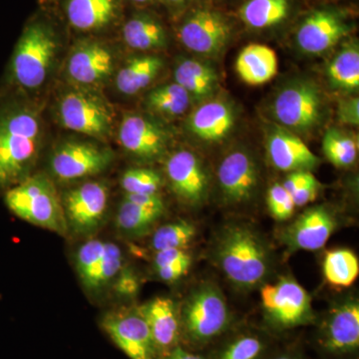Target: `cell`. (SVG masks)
I'll return each mask as SVG.
<instances>
[{
  "mask_svg": "<svg viewBox=\"0 0 359 359\" xmlns=\"http://www.w3.org/2000/svg\"><path fill=\"white\" fill-rule=\"evenodd\" d=\"M289 9L287 0H249L241 7L240 16L250 27L262 29L282 22Z\"/></svg>",
  "mask_w": 359,
  "mask_h": 359,
  "instance_id": "cell-30",
  "label": "cell"
},
{
  "mask_svg": "<svg viewBox=\"0 0 359 359\" xmlns=\"http://www.w3.org/2000/svg\"><path fill=\"white\" fill-rule=\"evenodd\" d=\"M109 191L101 182H88L65 194L62 200L68 230L90 235L102 224L107 211Z\"/></svg>",
  "mask_w": 359,
  "mask_h": 359,
  "instance_id": "cell-8",
  "label": "cell"
},
{
  "mask_svg": "<svg viewBox=\"0 0 359 359\" xmlns=\"http://www.w3.org/2000/svg\"><path fill=\"white\" fill-rule=\"evenodd\" d=\"M163 359H205L203 356L197 355L188 353L185 349L180 346H175L168 353L167 355Z\"/></svg>",
  "mask_w": 359,
  "mask_h": 359,
  "instance_id": "cell-46",
  "label": "cell"
},
{
  "mask_svg": "<svg viewBox=\"0 0 359 359\" xmlns=\"http://www.w3.org/2000/svg\"><path fill=\"white\" fill-rule=\"evenodd\" d=\"M278 56L264 44L252 43L238 54L236 70L243 81L250 85H262L271 81L278 73Z\"/></svg>",
  "mask_w": 359,
  "mask_h": 359,
  "instance_id": "cell-24",
  "label": "cell"
},
{
  "mask_svg": "<svg viewBox=\"0 0 359 359\" xmlns=\"http://www.w3.org/2000/svg\"><path fill=\"white\" fill-rule=\"evenodd\" d=\"M125 199L134 203V204L146 208V209L155 210V211L163 212H165L164 202H163L162 198L160 197L159 194H141V195L126 194Z\"/></svg>",
  "mask_w": 359,
  "mask_h": 359,
  "instance_id": "cell-43",
  "label": "cell"
},
{
  "mask_svg": "<svg viewBox=\"0 0 359 359\" xmlns=\"http://www.w3.org/2000/svg\"><path fill=\"white\" fill-rule=\"evenodd\" d=\"M147 323L157 351L172 349L180 334V321L176 306L168 297H155L137 308Z\"/></svg>",
  "mask_w": 359,
  "mask_h": 359,
  "instance_id": "cell-22",
  "label": "cell"
},
{
  "mask_svg": "<svg viewBox=\"0 0 359 359\" xmlns=\"http://www.w3.org/2000/svg\"><path fill=\"white\" fill-rule=\"evenodd\" d=\"M276 121L290 131L309 132L320 124L323 100L311 81H297L283 89L273 104Z\"/></svg>",
  "mask_w": 359,
  "mask_h": 359,
  "instance_id": "cell-7",
  "label": "cell"
},
{
  "mask_svg": "<svg viewBox=\"0 0 359 359\" xmlns=\"http://www.w3.org/2000/svg\"><path fill=\"white\" fill-rule=\"evenodd\" d=\"M192 98L181 85H162L149 93L147 106L153 112L167 117L183 115L190 107Z\"/></svg>",
  "mask_w": 359,
  "mask_h": 359,
  "instance_id": "cell-32",
  "label": "cell"
},
{
  "mask_svg": "<svg viewBox=\"0 0 359 359\" xmlns=\"http://www.w3.org/2000/svg\"><path fill=\"white\" fill-rule=\"evenodd\" d=\"M40 140L39 117L26 107L0 106V189H11L25 179Z\"/></svg>",
  "mask_w": 359,
  "mask_h": 359,
  "instance_id": "cell-1",
  "label": "cell"
},
{
  "mask_svg": "<svg viewBox=\"0 0 359 359\" xmlns=\"http://www.w3.org/2000/svg\"><path fill=\"white\" fill-rule=\"evenodd\" d=\"M323 275L330 285L348 287L358 278V257L353 250L337 249L325 254L323 263Z\"/></svg>",
  "mask_w": 359,
  "mask_h": 359,
  "instance_id": "cell-31",
  "label": "cell"
},
{
  "mask_svg": "<svg viewBox=\"0 0 359 359\" xmlns=\"http://www.w3.org/2000/svg\"><path fill=\"white\" fill-rule=\"evenodd\" d=\"M231 36V26L223 14L198 9L180 28V39L189 50L215 55L223 50Z\"/></svg>",
  "mask_w": 359,
  "mask_h": 359,
  "instance_id": "cell-12",
  "label": "cell"
},
{
  "mask_svg": "<svg viewBox=\"0 0 359 359\" xmlns=\"http://www.w3.org/2000/svg\"><path fill=\"white\" fill-rule=\"evenodd\" d=\"M56 51V41L46 26H28L16 45L11 60V76L23 88L34 89L43 83Z\"/></svg>",
  "mask_w": 359,
  "mask_h": 359,
  "instance_id": "cell-5",
  "label": "cell"
},
{
  "mask_svg": "<svg viewBox=\"0 0 359 359\" xmlns=\"http://www.w3.org/2000/svg\"><path fill=\"white\" fill-rule=\"evenodd\" d=\"M339 120L342 124L358 126L359 99L358 97H349L339 101L337 109Z\"/></svg>",
  "mask_w": 359,
  "mask_h": 359,
  "instance_id": "cell-39",
  "label": "cell"
},
{
  "mask_svg": "<svg viewBox=\"0 0 359 359\" xmlns=\"http://www.w3.org/2000/svg\"><path fill=\"white\" fill-rule=\"evenodd\" d=\"M162 66V59L157 56L131 59L116 77L118 90L127 95L138 93L155 79Z\"/></svg>",
  "mask_w": 359,
  "mask_h": 359,
  "instance_id": "cell-28",
  "label": "cell"
},
{
  "mask_svg": "<svg viewBox=\"0 0 359 359\" xmlns=\"http://www.w3.org/2000/svg\"><path fill=\"white\" fill-rule=\"evenodd\" d=\"M318 192H320V183H318V181L313 182V183L304 187V188L297 191L292 196L295 207H304V205L313 202L318 197Z\"/></svg>",
  "mask_w": 359,
  "mask_h": 359,
  "instance_id": "cell-45",
  "label": "cell"
},
{
  "mask_svg": "<svg viewBox=\"0 0 359 359\" xmlns=\"http://www.w3.org/2000/svg\"><path fill=\"white\" fill-rule=\"evenodd\" d=\"M261 299L266 318L276 327L294 328L309 325L314 320L311 297L290 276L264 285Z\"/></svg>",
  "mask_w": 359,
  "mask_h": 359,
  "instance_id": "cell-6",
  "label": "cell"
},
{
  "mask_svg": "<svg viewBox=\"0 0 359 359\" xmlns=\"http://www.w3.org/2000/svg\"><path fill=\"white\" fill-rule=\"evenodd\" d=\"M264 353L262 340L252 335H244L224 347L218 359H261Z\"/></svg>",
  "mask_w": 359,
  "mask_h": 359,
  "instance_id": "cell-37",
  "label": "cell"
},
{
  "mask_svg": "<svg viewBox=\"0 0 359 359\" xmlns=\"http://www.w3.org/2000/svg\"><path fill=\"white\" fill-rule=\"evenodd\" d=\"M273 359H301L297 356L292 355V354H285V355L278 356V358Z\"/></svg>",
  "mask_w": 359,
  "mask_h": 359,
  "instance_id": "cell-48",
  "label": "cell"
},
{
  "mask_svg": "<svg viewBox=\"0 0 359 359\" xmlns=\"http://www.w3.org/2000/svg\"><path fill=\"white\" fill-rule=\"evenodd\" d=\"M123 37L129 47L140 51L164 48L167 43L164 27L147 14H139L127 21L123 28Z\"/></svg>",
  "mask_w": 359,
  "mask_h": 359,
  "instance_id": "cell-27",
  "label": "cell"
},
{
  "mask_svg": "<svg viewBox=\"0 0 359 359\" xmlns=\"http://www.w3.org/2000/svg\"><path fill=\"white\" fill-rule=\"evenodd\" d=\"M348 32V26L337 13L314 11L304 20L297 32V42L302 51L318 54L339 43Z\"/></svg>",
  "mask_w": 359,
  "mask_h": 359,
  "instance_id": "cell-19",
  "label": "cell"
},
{
  "mask_svg": "<svg viewBox=\"0 0 359 359\" xmlns=\"http://www.w3.org/2000/svg\"><path fill=\"white\" fill-rule=\"evenodd\" d=\"M323 151L335 167L347 168L358 159V142L346 132L330 129L323 136Z\"/></svg>",
  "mask_w": 359,
  "mask_h": 359,
  "instance_id": "cell-34",
  "label": "cell"
},
{
  "mask_svg": "<svg viewBox=\"0 0 359 359\" xmlns=\"http://www.w3.org/2000/svg\"><path fill=\"white\" fill-rule=\"evenodd\" d=\"M334 212L323 205L306 210L283 231L280 240L290 252L318 250L325 247L337 230Z\"/></svg>",
  "mask_w": 359,
  "mask_h": 359,
  "instance_id": "cell-14",
  "label": "cell"
},
{
  "mask_svg": "<svg viewBox=\"0 0 359 359\" xmlns=\"http://www.w3.org/2000/svg\"><path fill=\"white\" fill-rule=\"evenodd\" d=\"M112 159V153L107 149L71 142L63 144L52 156V173L62 181L86 178L101 173Z\"/></svg>",
  "mask_w": 359,
  "mask_h": 359,
  "instance_id": "cell-13",
  "label": "cell"
},
{
  "mask_svg": "<svg viewBox=\"0 0 359 359\" xmlns=\"http://www.w3.org/2000/svg\"><path fill=\"white\" fill-rule=\"evenodd\" d=\"M166 173L174 193L190 205H199L207 198L209 181L199 158L190 151L174 153L166 163Z\"/></svg>",
  "mask_w": 359,
  "mask_h": 359,
  "instance_id": "cell-16",
  "label": "cell"
},
{
  "mask_svg": "<svg viewBox=\"0 0 359 359\" xmlns=\"http://www.w3.org/2000/svg\"><path fill=\"white\" fill-rule=\"evenodd\" d=\"M59 115L65 128L89 136H106L112 126L113 115L107 104L87 92L72 91L63 96Z\"/></svg>",
  "mask_w": 359,
  "mask_h": 359,
  "instance_id": "cell-10",
  "label": "cell"
},
{
  "mask_svg": "<svg viewBox=\"0 0 359 359\" xmlns=\"http://www.w3.org/2000/svg\"><path fill=\"white\" fill-rule=\"evenodd\" d=\"M102 327L130 359H155L158 351L154 340L137 309L108 313L104 316Z\"/></svg>",
  "mask_w": 359,
  "mask_h": 359,
  "instance_id": "cell-11",
  "label": "cell"
},
{
  "mask_svg": "<svg viewBox=\"0 0 359 359\" xmlns=\"http://www.w3.org/2000/svg\"><path fill=\"white\" fill-rule=\"evenodd\" d=\"M191 257L184 249H170L156 252L154 257L155 269L164 268L170 264Z\"/></svg>",
  "mask_w": 359,
  "mask_h": 359,
  "instance_id": "cell-44",
  "label": "cell"
},
{
  "mask_svg": "<svg viewBox=\"0 0 359 359\" xmlns=\"http://www.w3.org/2000/svg\"><path fill=\"white\" fill-rule=\"evenodd\" d=\"M328 81L332 88L355 91L359 87V48L358 43L344 45L327 67Z\"/></svg>",
  "mask_w": 359,
  "mask_h": 359,
  "instance_id": "cell-29",
  "label": "cell"
},
{
  "mask_svg": "<svg viewBox=\"0 0 359 359\" xmlns=\"http://www.w3.org/2000/svg\"><path fill=\"white\" fill-rule=\"evenodd\" d=\"M235 124V113L221 100L208 101L196 109L189 119V129L202 141L219 142L230 133Z\"/></svg>",
  "mask_w": 359,
  "mask_h": 359,
  "instance_id": "cell-23",
  "label": "cell"
},
{
  "mask_svg": "<svg viewBox=\"0 0 359 359\" xmlns=\"http://www.w3.org/2000/svg\"><path fill=\"white\" fill-rule=\"evenodd\" d=\"M191 263H192V259H191V257H188L182 259V261L177 262V263L170 264V266L155 269V271L161 280L167 283H173L180 280L182 276L188 273Z\"/></svg>",
  "mask_w": 359,
  "mask_h": 359,
  "instance_id": "cell-41",
  "label": "cell"
},
{
  "mask_svg": "<svg viewBox=\"0 0 359 359\" xmlns=\"http://www.w3.org/2000/svg\"><path fill=\"white\" fill-rule=\"evenodd\" d=\"M215 259L226 278L242 290L262 285L271 271L268 247L245 224H231L222 231L215 247Z\"/></svg>",
  "mask_w": 359,
  "mask_h": 359,
  "instance_id": "cell-2",
  "label": "cell"
},
{
  "mask_svg": "<svg viewBox=\"0 0 359 359\" xmlns=\"http://www.w3.org/2000/svg\"><path fill=\"white\" fill-rule=\"evenodd\" d=\"M121 185L125 192L131 195L158 194L162 186V179L153 170L131 169L123 175Z\"/></svg>",
  "mask_w": 359,
  "mask_h": 359,
  "instance_id": "cell-36",
  "label": "cell"
},
{
  "mask_svg": "<svg viewBox=\"0 0 359 359\" xmlns=\"http://www.w3.org/2000/svg\"><path fill=\"white\" fill-rule=\"evenodd\" d=\"M320 344L328 353H353L359 346V304L346 299L335 306L323 325Z\"/></svg>",
  "mask_w": 359,
  "mask_h": 359,
  "instance_id": "cell-17",
  "label": "cell"
},
{
  "mask_svg": "<svg viewBox=\"0 0 359 359\" xmlns=\"http://www.w3.org/2000/svg\"><path fill=\"white\" fill-rule=\"evenodd\" d=\"M266 148L269 162L280 171L311 172L320 164V158L306 143L285 128H271L266 136Z\"/></svg>",
  "mask_w": 359,
  "mask_h": 359,
  "instance_id": "cell-18",
  "label": "cell"
},
{
  "mask_svg": "<svg viewBox=\"0 0 359 359\" xmlns=\"http://www.w3.org/2000/svg\"><path fill=\"white\" fill-rule=\"evenodd\" d=\"M113 69L112 53L97 42L79 45L68 61V73L80 84H95L109 76Z\"/></svg>",
  "mask_w": 359,
  "mask_h": 359,
  "instance_id": "cell-21",
  "label": "cell"
},
{
  "mask_svg": "<svg viewBox=\"0 0 359 359\" xmlns=\"http://www.w3.org/2000/svg\"><path fill=\"white\" fill-rule=\"evenodd\" d=\"M132 1L136 2V4H147V2H150L151 0H132Z\"/></svg>",
  "mask_w": 359,
  "mask_h": 359,
  "instance_id": "cell-49",
  "label": "cell"
},
{
  "mask_svg": "<svg viewBox=\"0 0 359 359\" xmlns=\"http://www.w3.org/2000/svg\"><path fill=\"white\" fill-rule=\"evenodd\" d=\"M316 181H318V180H316L311 172L295 171L290 172V174L285 178L282 185L292 197L297 191Z\"/></svg>",
  "mask_w": 359,
  "mask_h": 359,
  "instance_id": "cell-42",
  "label": "cell"
},
{
  "mask_svg": "<svg viewBox=\"0 0 359 359\" xmlns=\"http://www.w3.org/2000/svg\"><path fill=\"white\" fill-rule=\"evenodd\" d=\"M167 139L166 132L159 125L140 115L127 116L119 129V141L123 147L145 159L162 154Z\"/></svg>",
  "mask_w": 359,
  "mask_h": 359,
  "instance_id": "cell-20",
  "label": "cell"
},
{
  "mask_svg": "<svg viewBox=\"0 0 359 359\" xmlns=\"http://www.w3.org/2000/svg\"><path fill=\"white\" fill-rule=\"evenodd\" d=\"M124 256L119 245L101 240H90L80 245L75 266L81 283L91 292L107 287L122 271Z\"/></svg>",
  "mask_w": 359,
  "mask_h": 359,
  "instance_id": "cell-9",
  "label": "cell"
},
{
  "mask_svg": "<svg viewBox=\"0 0 359 359\" xmlns=\"http://www.w3.org/2000/svg\"><path fill=\"white\" fill-rule=\"evenodd\" d=\"M217 176L226 204L250 202L259 184L256 161L244 150H235L226 155L219 165Z\"/></svg>",
  "mask_w": 359,
  "mask_h": 359,
  "instance_id": "cell-15",
  "label": "cell"
},
{
  "mask_svg": "<svg viewBox=\"0 0 359 359\" xmlns=\"http://www.w3.org/2000/svg\"><path fill=\"white\" fill-rule=\"evenodd\" d=\"M164 212L146 209L127 199L123 201L116 217L117 228L129 237H141L151 231Z\"/></svg>",
  "mask_w": 359,
  "mask_h": 359,
  "instance_id": "cell-33",
  "label": "cell"
},
{
  "mask_svg": "<svg viewBox=\"0 0 359 359\" xmlns=\"http://www.w3.org/2000/svg\"><path fill=\"white\" fill-rule=\"evenodd\" d=\"M175 80L188 92L192 101L208 100L218 86L216 71L196 59L181 61L175 69Z\"/></svg>",
  "mask_w": 359,
  "mask_h": 359,
  "instance_id": "cell-25",
  "label": "cell"
},
{
  "mask_svg": "<svg viewBox=\"0 0 359 359\" xmlns=\"http://www.w3.org/2000/svg\"><path fill=\"white\" fill-rule=\"evenodd\" d=\"M116 9L117 0H69L67 18L77 29H98L112 20Z\"/></svg>",
  "mask_w": 359,
  "mask_h": 359,
  "instance_id": "cell-26",
  "label": "cell"
},
{
  "mask_svg": "<svg viewBox=\"0 0 359 359\" xmlns=\"http://www.w3.org/2000/svg\"><path fill=\"white\" fill-rule=\"evenodd\" d=\"M6 204L9 211L27 223L58 235L67 233L62 203L50 180L43 175L27 177L8 189Z\"/></svg>",
  "mask_w": 359,
  "mask_h": 359,
  "instance_id": "cell-3",
  "label": "cell"
},
{
  "mask_svg": "<svg viewBox=\"0 0 359 359\" xmlns=\"http://www.w3.org/2000/svg\"><path fill=\"white\" fill-rule=\"evenodd\" d=\"M196 235V229L187 221H177L175 223L160 226L153 235L151 248L156 252L170 249H184Z\"/></svg>",
  "mask_w": 359,
  "mask_h": 359,
  "instance_id": "cell-35",
  "label": "cell"
},
{
  "mask_svg": "<svg viewBox=\"0 0 359 359\" xmlns=\"http://www.w3.org/2000/svg\"><path fill=\"white\" fill-rule=\"evenodd\" d=\"M115 283L116 292L125 297H132L138 292L139 278L132 269H122Z\"/></svg>",
  "mask_w": 359,
  "mask_h": 359,
  "instance_id": "cell-40",
  "label": "cell"
},
{
  "mask_svg": "<svg viewBox=\"0 0 359 359\" xmlns=\"http://www.w3.org/2000/svg\"><path fill=\"white\" fill-rule=\"evenodd\" d=\"M269 211L278 221H287L294 215L295 205L292 196L282 184H275L269 188L266 197Z\"/></svg>",
  "mask_w": 359,
  "mask_h": 359,
  "instance_id": "cell-38",
  "label": "cell"
},
{
  "mask_svg": "<svg viewBox=\"0 0 359 359\" xmlns=\"http://www.w3.org/2000/svg\"><path fill=\"white\" fill-rule=\"evenodd\" d=\"M231 323L226 299L217 285L203 283L191 292L182 309V323L187 337L205 344L223 334Z\"/></svg>",
  "mask_w": 359,
  "mask_h": 359,
  "instance_id": "cell-4",
  "label": "cell"
},
{
  "mask_svg": "<svg viewBox=\"0 0 359 359\" xmlns=\"http://www.w3.org/2000/svg\"><path fill=\"white\" fill-rule=\"evenodd\" d=\"M169 6L180 7L186 6V4H190L192 0H164Z\"/></svg>",
  "mask_w": 359,
  "mask_h": 359,
  "instance_id": "cell-47",
  "label": "cell"
}]
</instances>
